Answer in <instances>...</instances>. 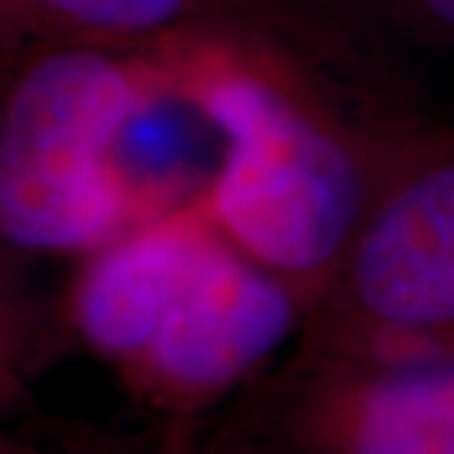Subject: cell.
<instances>
[{
    "label": "cell",
    "instance_id": "cell-1",
    "mask_svg": "<svg viewBox=\"0 0 454 454\" xmlns=\"http://www.w3.org/2000/svg\"><path fill=\"white\" fill-rule=\"evenodd\" d=\"M153 53L222 136L215 222L310 310L389 180L446 121L342 0H257L227 30Z\"/></svg>",
    "mask_w": 454,
    "mask_h": 454
},
{
    "label": "cell",
    "instance_id": "cell-5",
    "mask_svg": "<svg viewBox=\"0 0 454 454\" xmlns=\"http://www.w3.org/2000/svg\"><path fill=\"white\" fill-rule=\"evenodd\" d=\"M304 319L301 295L215 222L121 384L160 422H198L266 375Z\"/></svg>",
    "mask_w": 454,
    "mask_h": 454
},
{
    "label": "cell",
    "instance_id": "cell-2",
    "mask_svg": "<svg viewBox=\"0 0 454 454\" xmlns=\"http://www.w3.org/2000/svg\"><path fill=\"white\" fill-rule=\"evenodd\" d=\"M177 98L160 53L51 44L4 62L0 233L18 254L89 257L151 215L121 166L130 124ZM180 101V98H177Z\"/></svg>",
    "mask_w": 454,
    "mask_h": 454
},
{
    "label": "cell",
    "instance_id": "cell-9",
    "mask_svg": "<svg viewBox=\"0 0 454 454\" xmlns=\"http://www.w3.org/2000/svg\"><path fill=\"white\" fill-rule=\"evenodd\" d=\"M104 442L110 454H254L215 431L201 437L198 422H160L142 437H104Z\"/></svg>",
    "mask_w": 454,
    "mask_h": 454
},
{
    "label": "cell",
    "instance_id": "cell-8",
    "mask_svg": "<svg viewBox=\"0 0 454 454\" xmlns=\"http://www.w3.org/2000/svg\"><path fill=\"white\" fill-rule=\"evenodd\" d=\"M389 42L454 51V0H342Z\"/></svg>",
    "mask_w": 454,
    "mask_h": 454
},
{
    "label": "cell",
    "instance_id": "cell-10",
    "mask_svg": "<svg viewBox=\"0 0 454 454\" xmlns=\"http://www.w3.org/2000/svg\"><path fill=\"white\" fill-rule=\"evenodd\" d=\"M4 454H110L104 434L83 428H62L53 437H12L4 440Z\"/></svg>",
    "mask_w": 454,
    "mask_h": 454
},
{
    "label": "cell",
    "instance_id": "cell-4",
    "mask_svg": "<svg viewBox=\"0 0 454 454\" xmlns=\"http://www.w3.org/2000/svg\"><path fill=\"white\" fill-rule=\"evenodd\" d=\"M215 434L254 454H454V345L293 351Z\"/></svg>",
    "mask_w": 454,
    "mask_h": 454
},
{
    "label": "cell",
    "instance_id": "cell-6",
    "mask_svg": "<svg viewBox=\"0 0 454 454\" xmlns=\"http://www.w3.org/2000/svg\"><path fill=\"white\" fill-rule=\"evenodd\" d=\"M213 224L207 186L186 204L83 257L68 293V322L83 348L118 378L142 357Z\"/></svg>",
    "mask_w": 454,
    "mask_h": 454
},
{
    "label": "cell",
    "instance_id": "cell-3",
    "mask_svg": "<svg viewBox=\"0 0 454 454\" xmlns=\"http://www.w3.org/2000/svg\"><path fill=\"white\" fill-rule=\"evenodd\" d=\"M422 345H454V124L434 130L389 180L293 351Z\"/></svg>",
    "mask_w": 454,
    "mask_h": 454
},
{
    "label": "cell",
    "instance_id": "cell-7",
    "mask_svg": "<svg viewBox=\"0 0 454 454\" xmlns=\"http://www.w3.org/2000/svg\"><path fill=\"white\" fill-rule=\"evenodd\" d=\"M257 0H0L4 62L51 44L153 53L233 27Z\"/></svg>",
    "mask_w": 454,
    "mask_h": 454
}]
</instances>
